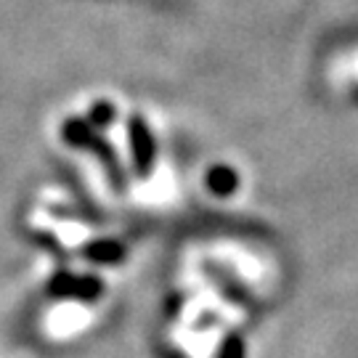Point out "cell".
<instances>
[{"label":"cell","instance_id":"1","mask_svg":"<svg viewBox=\"0 0 358 358\" xmlns=\"http://www.w3.org/2000/svg\"><path fill=\"white\" fill-rule=\"evenodd\" d=\"M62 138H64V143L72 146V149H83V152L96 154V157L101 159V165H103V170H106L109 180H112L115 192H120V194L125 192L128 176H125V167L120 162L115 146L106 141L93 125H88V120H83V117H66L64 125H62Z\"/></svg>","mask_w":358,"mask_h":358},{"label":"cell","instance_id":"2","mask_svg":"<svg viewBox=\"0 0 358 358\" xmlns=\"http://www.w3.org/2000/svg\"><path fill=\"white\" fill-rule=\"evenodd\" d=\"M103 282L96 273H72L66 268H59L53 273L45 292L56 300H77V303H96L103 297Z\"/></svg>","mask_w":358,"mask_h":358},{"label":"cell","instance_id":"3","mask_svg":"<svg viewBox=\"0 0 358 358\" xmlns=\"http://www.w3.org/2000/svg\"><path fill=\"white\" fill-rule=\"evenodd\" d=\"M128 143H130V159H133V173L138 178H149L157 159V143H154L152 128L143 115L128 117Z\"/></svg>","mask_w":358,"mask_h":358},{"label":"cell","instance_id":"4","mask_svg":"<svg viewBox=\"0 0 358 358\" xmlns=\"http://www.w3.org/2000/svg\"><path fill=\"white\" fill-rule=\"evenodd\" d=\"M83 257L96 266H120L128 257V250L117 239H96L83 247Z\"/></svg>","mask_w":358,"mask_h":358},{"label":"cell","instance_id":"5","mask_svg":"<svg viewBox=\"0 0 358 358\" xmlns=\"http://www.w3.org/2000/svg\"><path fill=\"white\" fill-rule=\"evenodd\" d=\"M205 183L213 196L226 199V196H234L236 189H239V173L231 165H213L207 170Z\"/></svg>","mask_w":358,"mask_h":358},{"label":"cell","instance_id":"6","mask_svg":"<svg viewBox=\"0 0 358 358\" xmlns=\"http://www.w3.org/2000/svg\"><path fill=\"white\" fill-rule=\"evenodd\" d=\"M85 120H88V125H93L96 130L109 128V125H115V120H117V106L112 101L101 99V101H96L90 106Z\"/></svg>","mask_w":358,"mask_h":358},{"label":"cell","instance_id":"7","mask_svg":"<svg viewBox=\"0 0 358 358\" xmlns=\"http://www.w3.org/2000/svg\"><path fill=\"white\" fill-rule=\"evenodd\" d=\"M217 358H247V343L239 332H229L217 348Z\"/></svg>","mask_w":358,"mask_h":358},{"label":"cell","instance_id":"8","mask_svg":"<svg viewBox=\"0 0 358 358\" xmlns=\"http://www.w3.org/2000/svg\"><path fill=\"white\" fill-rule=\"evenodd\" d=\"M35 242L43 244L45 250H51L53 255H56V260H62V263L66 260V250L62 247V242H59L53 234H48V231H40V234H35Z\"/></svg>","mask_w":358,"mask_h":358}]
</instances>
